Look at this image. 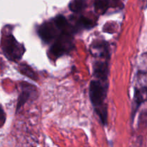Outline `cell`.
Instances as JSON below:
<instances>
[{"label":"cell","mask_w":147,"mask_h":147,"mask_svg":"<svg viewBox=\"0 0 147 147\" xmlns=\"http://www.w3.org/2000/svg\"><path fill=\"white\" fill-rule=\"evenodd\" d=\"M107 87L100 80H92L89 88V95L92 104L93 105L96 113L98 115L103 124H106L107 119V110L104 105L106 99Z\"/></svg>","instance_id":"6da1fadb"},{"label":"cell","mask_w":147,"mask_h":147,"mask_svg":"<svg viewBox=\"0 0 147 147\" xmlns=\"http://www.w3.org/2000/svg\"><path fill=\"white\" fill-rule=\"evenodd\" d=\"M1 46L5 56L11 61L20 60L25 52L24 46L17 42L11 33L3 34Z\"/></svg>","instance_id":"7a4b0ae2"},{"label":"cell","mask_w":147,"mask_h":147,"mask_svg":"<svg viewBox=\"0 0 147 147\" xmlns=\"http://www.w3.org/2000/svg\"><path fill=\"white\" fill-rule=\"evenodd\" d=\"M73 39L71 34L67 31L62 32L55 42L50 48V53L54 57H58L71 51L73 48Z\"/></svg>","instance_id":"3957f363"},{"label":"cell","mask_w":147,"mask_h":147,"mask_svg":"<svg viewBox=\"0 0 147 147\" xmlns=\"http://www.w3.org/2000/svg\"><path fill=\"white\" fill-rule=\"evenodd\" d=\"M57 30L53 22H45L39 27L38 34L43 41L49 42L55 38Z\"/></svg>","instance_id":"277c9868"},{"label":"cell","mask_w":147,"mask_h":147,"mask_svg":"<svg viewBox=\"0 0 147 147\" xmlns=\"http://www.w3.org/2000/svg\"><path fill=\"white\" fill-rule=\"evenodd\" d=\"M94 75L98 80L106 81L108 79V74H109V65L108 61H98L95 63Z\"/></svg>","instance_id":"5b68a950"},{"label":"cell","mask_w":147,"mask_h":147,"mask_svg":"<svg viewBox=\"0 0 147 147\" xmlns=\"http://www.w3.org/2000/svg\"><path fill=\"white\" fill-rule=\"evenodd\" d=\"M31 87V85L25 83V85H22V93L20 94V97L18 98L17 106V111H18L20 109L22 108V106L25 104L26 102L30 99L31 96V90L30 88Z\"/></svg>","instance_id":"8992f818"},{"label":"cell","mask_w":147,"mask_h":147,"mask_svg":"<svg viewBox=\"0 0 147 147\" xmlns=\"http://www.w3.org/2000/svg\"><path fill=\"white\" fill-rule=\"evenodd\" d=\"M145 94H146V89L144 90H139V89L136 88L135 90V95H134V104L135 106L134 108L133 111V116H134V113H136V111L139 108V106L142 105L145 100Z\"/></svg>","instance_id":"52a82bcc"},{"label":"cell","mask_w":147,"mask_h":147,"mask_svg":"<svg viewBox=\"0 0 147 147\" xmlns=\"http://www.w3.org/2000/svg\"><path fill=\"white\" fill-rule=\"evenodd\" d=\"M86 7V0H71L69 4V9L73 12H79Z\"/></svg>","instance_id":"ba28073f"},{"label":"cell","mask_w":147,"mask_h":147,"mask_svg":"<svg viewBox=\"0 0 147 147\" xmlns=\"http://www.w3.org/2000/svg\"><path fill=\"white\" fill-rule=\"evenodd\" d=\"M109 4H110V0H95V10L98 14H103L107 10Z\"/></svg>","instance_id":"9c48e42d"},{"label":"cell","mask_w":147,"mask_h":147,"mask_svg":"<svg viewBox=\"0 0 147 147\" xmlns=\"http://www.w3.org/2000/svg\"><path fill=\"white\" fill-rule=\"evenodd\" d=\"M54 24L57 27V30H61L62 32L67 31V21L65 17L63 15H58L55 18L54 20Z\"/></svg>","instance_id":"30bf717a"},{"label":"cell","mask_w":147,"mask_h":147,"mask_svg":"<svg viewBox=\"0 0 147 147\" xmlns=\"http://www.w3.org/2000/svg\"><path fill=\"white\" fill-rule=\"evenodd\" d=\"M20 72L24 76L33 79L34 80H37V76L35 74L33 70H32L31 67L26 64H21L20 65Z\"/></svg>","instance_id":"8fae6325"},{"label":"cell","mask_w":147,"mask_h":147,"mask_svg":"<svg viewBox=\"0 0 147 147\" xmlns=\"http://www.w3.org/2000/svg\"><path fill=\"white\" fill-rule=\"evenodd\" d=\"M79 25L83 28H90V27H93L94 24L92 22L91 20L86 17H80L78 20Z\"/></svg>","instance_id":"7c38bea8"},{"label":"cell","mask_w":147,"mask_h":147,"mask_svg":"<svg viewBox=\"0 0 147 147\" xmlns=\"http://www.w3.org/2000/svg\"><path fill=\"white\" fill-rule=\"evenodd\" d=\"M5 120H6L5 113H4L2 108L0 106V127L4 125V122H5Z\"/></svg>","instance_id":"4fadbf2b"}]
</instances>
